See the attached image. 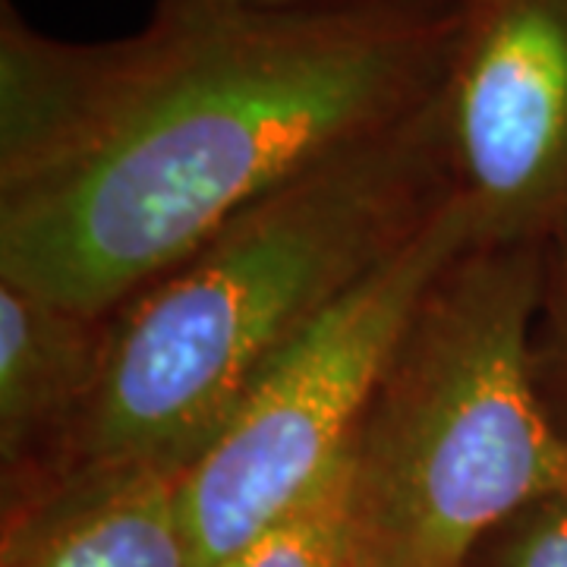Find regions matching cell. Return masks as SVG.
<instances>
[{
  "mask_svg": "<svg viewBox=\"0 0 567 567\" xmlns=\"http://www.w3.org/2000/svg\"><path fill=\"white\" fill-rule=\"evenodd\" d=\"M461 0H158L76 44L0 17V278L107 316L309 167L439 95Z\"/></svg>",
  "mask_w": 567,
  "mask_h": 567,
  "instance_id": "6da1fadb",
  "label": "cell"
},
{
  "mask_svg": "<svg viewBox=\"0 0 567 567\" xmlns=\"http://www.w3.org/2000/svg\"><path fill=\"white\" fill-rule=\"evenodd\" d=\"M451 203L432 99L249 205L107 312L95 398L44 495L133 470L181 473L249 388Z\"/></svg>",
  "mask_w": 567,
  "mask_h": 567,
  "instance_id": "7a4b0ae2",
  "label": "cell"
},
{
  "mask_svg": "<svg viewBox=\"0 0 567 567\" xmlns=\"http://www.w3.org/2000/svg\"><path fill=\"white\" fill-rule=\"evenodd\" d=\"M539 244H470L429 284L347 447L357 567H464L567 483L529 369Z\"/></svg>",
  "mask_w": 567,
  "mask_h": 567,
  "instance_id": "3957f363",
  "label": "cell"
},
{
  "mask_svg": "<svg viewBox=\"0 0 567 567\" xmlns=\"http://www.w3.org/2000/svg\"><path fill=\"white\" fill-rule=\"evenodd\" d=\"M470 244L473 221L451 203L312 324L183 466L177 488L199 567L227 565L328 486L413 309Z\"/></svg>",
  "mask_w": 567,
  "mask_h": 567,
  "instance_id": "277c9868",
  "label": "cell"
},
{
  "mask_svg": "<svg viewBox=\"0 0 567 567\" xmlns=\"http://www.w3.org/2000/svg\"><path fill=\"white\" fill-rule=\"evenodd\" d=\"M435 107L476 244H539L567 212V0H461Z\"/></svg>",
  "mask_w": 567,
  "mask_h": 567,
  "instance_id": "5b68a950",
  "label": "cell"
},
{
  "mask_svg": "<svg viewBox=\"0 0 567 567\" xmlns=\"http://www.w3.org/2000/svg\"><path fill=\"white\" fill-rule=\"evenodd\" d=\"M107 316L0 278V502L3 517L54 483L95 398Z\"/></svg>",
  "mask_w": 567,
  "mask_h": 567,
  "instance_id": "8992f818",
  "label": "cell"
},
{
  "mask_svg": "<svg viewBox=\"0 0 567 567\" xmlns=\"http://www.w3.org/2000/svg\"><path fill=\"white\" fill-rule=\"evenodd\" d=\"M174 470L63 486L3 517L0 567H199Z\"/></svg>",
  "mask_w": 567,
  "mask_h": 567,
  "instance_id": "52a82bcc",
  "label": "cell"
},
{
  "mask_svg": "<svg viewBox=\"0 0 567 567\" xmlns=\"http://www.w3.org/2000/svg\"><path fill=\"white\" fill-rule=\"evenodd\" d=\"M221 567H357L347 517V461L297 514Z\"/></svg>",
  "mask_w": 567,
  "mask_h": 567,
  "instance_id": "ba28073f",
  "label": "cell"
},
{
  "mask_svg": "<svg viewBox=\"0 0 567 567\" xmlns=\"http://www.w3.org/2000/svg\"><path fill=\"white\" fill-rule=\"evenodd\" d=\"M529 369L548 423L567 447V212L539 240V287L529 324Z\"/></svg>",
  "mask_w": 567,
  "mask_h": 567,
  "instance_id": "9c48e42d",
  "label": "cell"
},
{
  "mask_svg": "<svg viewBox=\"0 0 567 567\" xmlns=\"http://www.w3.org/2000/svg\"><path fill=\"white\" fill-rule=\"evenodd\" d=\"M464 567H567V483L488 529Z\"/></svg>",
  "mask_w": 567,
  "mask_h": 567,
  "instance_id": "30bf717a",
  "label": "cell"
},
{
  "mask_svg": "<svg viewBox=\"0 0 567 567\" xmlns=\"http://www.w3.org/2000/svg\"><path fill=\"white\" fill-rule=\"evenodd\" d=\"M215 7H249V10H297V7H324V3H357V0H203Z\"/></svg>",
  "mask_w": 567,
  "mask_h": 567,
  "instance_id": "8fae6325",
  "label": "cell"
}]
</instances>
